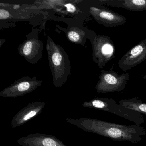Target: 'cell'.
I'll use <instances>...</instances> for the list:
<instances>
[{"label":"cell","instance_id":"obj_5","mask_svg":"<svg viewBox=\"0 0 146 146\" xmlns=\"http://www.w3.org/2000/svg\"><path fill=\"white\" fill-rule=\"evenodd\" d=\"M92 46L93 60L100 68L115 58V45L110 36L97 35Z\"/></svg>","mask_w":146,"mask_h":146},{"label":"cell","instance_id":"obj_9","mask_svg":"<svg viewBox=\"0 0 146 146\" xmlns=\"http://www.w3.org/2000/svg\"><path fill=\"white\" fill-rule=\"evenodd\" d=\"M89 13L96 22L106 27H117L126 22L124 16L107 8L92 7L90 8Z\"/></svg>","mask_w":146,"mask_h":146},{"label":"cell","instance_id":"obj_7","mask_svg":"<svg viewBox=\"0 0 146 146\" xmlns=\"http://www.w3.org/2000/svg\"><path fill=\"white\" fill-rule=\"evenodd\" d=\"M18 47V52L28 62L35 64L42 58L43 45L36 35H31Z\"/></svg>","mask_w":146,"mask_h":146},{"label":"cell","instance_id":"obj_8","mask_svg":"<svg viewBox=\"0 0 146 146\" xmlns=\"http://www.w3.org/2000/svg\"><path fill=\"white\" fill-rule=\"evenodd\" d=\"M146 60V38L128 51L118 61L120 69L125 72Z\"/></svg>","mask_w":146,"mask_h":146},{"label":"cell","instance_id":"obj_16","mask_svg":"<svg viewBox=\"0 0 146 146\" xmlns=\"http://www.w3.org/2000/svg\"><path fill=\"white\" fill-rule=\"evenodd\" d=\"M65 7H66L67 11L70 13H74L76 10V6L71 3L66 4L65 5Z\"/></svg>","mask_w":146,"mask_h":146},{"label":"cell","instance_id":"obj_4","mask_svg":"<svg viewBox=\"0 0 146 146\" xmlns=\"http://www.w3.org/2000/svg\"><path fill=\"white\" fill-rule=\"evenodd\" d=\"M95 89L99 94L119 92L124 90L130 79L129 73L119 75L113 70L100 71Z\"/></svg>","mask_w":146,"mask_h":146},{"label":"cell","instance_id":"obj_14","mask_svg":"<svg viewBox=\"0 0 146 146\" xmlns=\"http://www.w3.org/2000/svg\"><path fill=\"white\" fill-rule=\"evenodd\" d=\"M119 104L128 109L146 115V103L137 97L121 100Z\"/></svg>","mask_w":146,"mask_h":146},{"label":"cell","instance_id":"obj_6","mask_svg":"<svg viewBox=\"0 0 146 146\" xmlns=\"http://www.w3.org/2000/svg\"><path fill=\"white\" fill-rule=\"evenodd\" d=\"M42 82L36 77H24L15 81L9 87L0 92V96L5 98H14L29 94L41 86Z\"/></svg>","mask_w":146,"mask_h":146},{"label":"cell","instance_id":"obj_1","mask_svg":"<svg viewBox=\"0 0 146 146\" xmlns=\"http://www.w3.org/2000/svg\"><path fill=\"white\" fill-rule=\"evenodd\" d=\"M65 120L84 131L98 134L114 141H127L135 144L141 141L146 136V129L136 124L123 125L90 118L79 119L66 118Z\"/></svg>","mask_w":146,"mask_h":146},{"label":"cell","instance_id":"obj_12","mask_svg":"<svg viewBox=\"0 0 146 146\" xmlns=\"http://www.w3.org/2000/svg\"><path fill=\"white\" fill-rule=\"evenodd\" d=\"M100 2L103 5L120 7L132 11L146 10V0H104Z\"/></svg>","mask_w":146,"mask_h":146},{"label":"cell","instance_id":"obj_13","mask_svg":"<svg viewBox=\"0 0 146 146\" xmlns=\"http://www.w3.org/2000/svg\"><path fill=\"white\" fill-rule=\"evenodd\" d=\"M97 35L93 31L84 30L78 28H70L66 32V36L70 41L82 45L86 42L87 39L90 40L92 45Z\"/></svg>","mask_w":146,"mask_h":146},{"label":"cell","instance_id":"obj_11","mask_svg":"<svg viewBox=\"0 0 146 146\" xmlns=\"http://www.w3.org/2000/svg\"><path fill=\"white\" fill-rule=\"evenodd\" d=\"M17 142L23 146H67L54 136L40 133L30 134Z\"/></svg>","mask_w":146,"mask_h":146},{"label":"cell","instance_id":"obj_3","mask_svg":"<svg viewBox=\"0 0 146 146\" xmlns=\"http://www.w3.org/2000/svg\"><path fill=\"white\" fill-rule=\"evenodd\" d=\"M84 108H94L100 111L109 112L119 117L134 122L135 124L140 125L145 122L141 113L128 109L119 104L112 99L96 98L82 103Z\"/></svg>","mask_w":146,"mask_h":146},{"label":"cell","instance_id":"obj_15","mask_svg":"<svg viewBox=\"0 0 146 146\" xmlns=\"http://www.w3.org/2000/svg\"><path fill=\"white\" fill-rule=\"evenodd\" d=\"M10 14L8 11L5 10V9H0V19L2 20V19H7L10 17Z\"/></svg>","mask_w":146,"mask_h":146},{"label":"cell","instance_id":"obj_17","mask_svg":"<svg viewBox=\"0 0 146 146\" xmlns=\"http://www.w3.org/2000/svg\"><path fill=\"white\" fill-rule=\"evenodd\" d=\"M143 78L144 79H146V75H145V76H143Z\"/></svg>","mask_w":146,"mask_h":146},{"label":"cell","instance_id":"obj_10","mask_svg":"<svg viewBox=\"0 0 146 146\" xmlns=\"http://www.w3.org/2000/svg\"><path fill=\"white\" fill-rule=\"evenodd\" d=\"M45 105V102L40 101L34 102L28 104L13 117L11 123L13 128L23 125L40 115Z\"/></svg>","mask_w":146,"mask_h":146},{"label":"cell","instance_id":"obj_2","mask_svg":"<svg viewBox=\"0 0 146 146\" xmlns=\"http://www.w3.org/2000/svg\"><path fill=\"white\" fill-rule=\"evenodd\" d=\"M46 49L54 85L59 88L66 82L71 74L69 55L63 48L56 44L49 36L47 37Z\"/></svg>","mask_w":146,"mask_h":146}]
</instances>
